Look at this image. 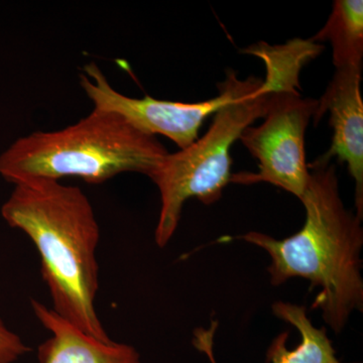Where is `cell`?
<instances>
[{"instance_id": "5b68a950", "label": "cell", "mask_w": 363, "mask_h": 363, "mask_svg": "<svg viewBox=\"0 0 363 363\" xmlns=\"http://www.w3.org/2000/svg\"><path fill=\"white\" fill-rule=\"evenodd\" d=\"M80 75V85L92 101L93 108L116 112L136 130L145 135H164L180 150L192 145L208 116L216 113L224 105L262 87L264 80L250 76L240 80L229 69L226 79L218 85L216 97L198 104L155 99L145 95L133 98L114 89L96 63H88Z\"/></svg>"}, {"instance_id": "52a82bcc", "label": "cell", "mask_w": 363, "mask_h": 363, "mask_svg": "<svg viewBox=\"0 0 363 363\" xmlns=\"http://www.w3.org/2000/svg\"><path fill=\"white\" fill-rule=\"evenodd\" d=\"M362 69L344 67L335 69L333 78L327 86L324 94L318 100L314 124L330 113L333 130L332 145L322 159L330 161L337 157L346 162L350 174L355 181V204L357 217L363 214V101L360 92Z\"/></svg>"}, {"instance_id": "8fae6325", "label": "cell", "mask_w": 363, "mask_h": 363, "mask_svg": "<svg viewBox=\"0 0 363 363\" xmlns=\"http://www.w3.org/2000/svg\"><path fill=\"white\" fill-rule=\"evenodd\" d=\"M323 47L311 40L296 39L284 45H269L259 43L245 50V54L264 60L267 78L264 87L269 92L288 91L300 93L298 73L305 63L321 54Z\"/></svg>"}, {"instance_id": "6da1fadb", "label": "cell", "mask_w": 363, "mask_h": 363, "mask_svg": "<svg viewBox=\"0 0 363 363\" xmlns=\"http://www.w3.org/2000/svg\"><path fill=\"white\" fill-rule=\"evenodd\" d=\"M1 216L37 247L52 309L88 336L111 341L95 309L100 228L85 193L52 179L23 181L2 205Z\"/></svg>"}, {"instance_id": "7c38bea8", "label": "cell", "mask_w": 363, "mask_h": 363, "mask_svg": "<svg viewBox=\"0 0 363 363\" xmlns=\"http://www.w3.org/2000/svg\"><path fill=\"white\" fill-rule=\"evenodd\" d=\"M30 351L18 334L9 330L0 319V363H13Z\"/></svg>"}, {"instance_id": "277c9868", "label": "cell", "mask_w": 363, "mask_h": 363, "mask_svg": "<svg viewBox=\"0 0 363 363\" xmlns=\"http://www.w3.org/2000/svg\"><path fill=\"white\" fill-rule=\"evenodd\" d=\"M264 83V82H262ZM264 85L215 113L209 130L192 145L169 154L149 177L161 195L155 240L164 247L176 233L184 204L197 198L210 205L220 199L231 180V147L241 133L266 114L269 95Z\"/></svg>"}, {"instance_id": "8992f818", "label": "cell", "mask_w": 363, "mask_h": 363, "mask_svg": "<svg viewBox=\"0 0 363 363\" xmlns=\"http://www.w3.org/2000/svg\"><path fill=\"white\" fill-rule=\"evenodd\" d=\"M318 107V100L303 98L301 93L279 91L269 98L264 123L248 126L240 140L259 161L257 173H240L230 182L272 184L298 199L309 183L306 162L305 135Z\"/></svg>"}, {"instance_id": "ba28073f", "label": "cell", "mask_w": 363, "mask_h": 363, "mask_svg": "<svg viewBox=\"0 0 363 363\" xmlns=\"http://www.w3.org/2000/svg\"><path fill=\"white\" fill-rule=\"evenodd\" d=\"M32 308L40 323L51 334L40 345V363H143L133 346L91 337L33 298Z\"/></svg>"}, {"instance_id": "7a4b0ae2", "label": "cell", "mask_w": 363, "mask_h": 363, "mask_svg": "<svg viewBox=\"0 0 363 363\" xmlns=\"http://www.w3.org/2000/svg\"><path fill=\"white\" fill-rule=\"evenodd\" d=\"M309 168V183L300 199L306 210L303 228L284 240L255 231L241 238L269 253L272 285L301 277L312 289L321 288L313 308L321 310L332 330L340 332L353 310H362V219L344 206L330 161L320 157Z\"/></svg>"}, {"instance_id": "9c48e42d", "label": "cell", "mask_w": 363, "mask_h": 363, "mask_svg": "<svg viewBox=\"0 0 363 363\" xmlns=\"http://www.w3.org/2000/svg\"><path fill=\"white\" fill-rule=\"evenodd\" d=\"M272 312L279 319L296 327L302 340L296 350H290L286 346L288 332L279 334L267 350V363H343L336 357L335 350L327 336L326 329L316 328L312 324L305 307L277 302L272 305ZM216 328L217 322L213 321L208 330L197 329L193 340L195 347L204 352L211 363H217L213 352Z\"/></svg>"}, {"instance_id": "3957f363", "label": "cell", "mask_w": 363, "mask_h": 363, "mask_svg": "<svg viewBox=\"0 0 363 363\" xmlns=\"http://www.w3.org/2000/svg\"><path fill=\"white\" fill-rule=\"evenodd\" d=\"M168 154L156 136L136 130L116 112L93 108L65 128L35 131L11 143L0 155V176L13 185L66 177L102 184L128 172L150 177Z\"/></svg>"}, {"instance_id": "30bf717a", "label": "cell", "mask_w": 363, "mask_h": 363, "mask_svg": "<svg viewBox=\"0 0 363 363\" xmlns=\"http://www.w3.org/2000/svg\"><path fill=\"white\" fill-rule=\"evenodd\" d=\"M310 40L315 43L326 40L330 43L335 69L344 67L362 69V0H335L326 23Z\"/></svg>"}]
</instances>
